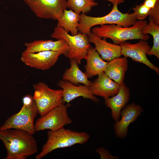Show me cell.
<instances>
[{
	"label": "cell",
	"mask_w": 159,
	"mask_h": 159,
	"mask_svg": "<svg viewBox=\"0 0 159 159\" xmlns=\"http://www.w3.org/2000/svg\"><path fill=\"white\" fill-rule=\"evenodd\" d=\"M0 130V140L7 150L5 159H26L38 151L37 142L32 135L24 130Z\"/></svg>",
	"instance_id": "obj_1"
},
{
	"label": "cell",
	"mask_w": 159,
	"mask_h": 159,
	"mask_svg": "<svg viewBox=\"0 0 159 159\" xmlns=\"http://www.w3.org/2000/svg\"><path fill=\"white\" fill-rule=\"evenodd\" d=\"M146 20H138L133 25L125 27L118 25L106 24L94 27L92 32L101 38L111 39L115 44H120L127 40L135 39L148 40L150 38L148 34H144L142 31L147 24Z\"/></svg>",
	"instance_id": "obj_2"
},
{
	"label": "cell",
	"mask_w": 159,
	"mask_h": 159,
	"mask_svg": "<svg viewBox=\"0 0 159 159\" xmlns=\"http://www.w3.org/2000/svg\"><path fill=\"white\" fill-rule=\"evenodd\" d=\"M90 138L89 134L86 132L74 131L64 127L54 131L49 130L47 141L35 158L41 159L57 149L84 144Z\"/></svg>",
	"instance_id": "obj_3"
},
{
	"label": "cell",
	"mask_w": 159,
	"mask_h": 159,
	"mask_svg": "<svg viewBox=\"0 0 159 159\" xmlns=\"http://www.w3.org/2000/svg\"><path fill=\"white\" fill-rule=\"evenodd\" d=\"M113 5L111 11L102 17H92L81 14L77 28L78 32L87 35L91 32L92 27L99 25L114 24L127 27L132 26L138 21L134 12L122 13L119 10L117 5Z\"/></svg>",
	"instance_id": "obj_4"
},
{
	"label": "cell",
	"mask_w": 159,
	"mask_h": 159,
	"mask_svg": "<svg viewBox=\"0 0 159 159\" xmlns=\"http://www.w3.org/2000/svg\"><path fill=\"white\" fill-rule=\"evenodd\" d=\"M22 101L23 106L20 111L8 118L0 127V130L18 129L32 135L34 134V121L38 114L37 105L31 95L24 96Z\"/></svg>",
	"instance_id": "obj_5"
},
{
	"label": "cell",
	"mask_w": 159,
	"mask_h": 159,
	"mask_svg": "<svg viewBox=\"0 0 159 159\" xmlns=\"http://www.w3.org/2000/svg\"><path fill=\"white\" fill-rule=\"evenodd\" d=\"M51 36L57 40L63 39L67 42L70 49L66 57L70 59H74L79 65L85 59L91 46L87 35L79 32L76 35H70L63 28L56 26Z\"/></svg>",
	"instance_id": "obj_6"
},
{
	"label": "cell",
	"mask_w": 159,
	"mask_h": 159,
	"mask_svg": "<svg viewBox=\"0 0 159 159\" xmlns=\"http://www.w3.org/2000/svg\"><path fill=\"white\" fill-rule=\"evenodd\" d=\"M33 87L34 91L33 98L41 116L63 103L62 89H52L42 82L34 85Z\"/></svg>",
	"instance_id": "obj_7"
},
{
	"label": "cell",
	"mask_w": 159,
	"mask_h": 159,
	"mask_svg": "<svg viewBox=\"0 0 159 159\" xmlns=\"http://www.w3.org/2000/svg\"><path fill=\"white\" fill-rule=\"evenodd\" d=\"M70 104L62 103L44 115L41 116L34 124L35 132L45 130L54 131L71 124L72 120L68 114L67 108Z\"/></svg>",
	"instance_id": "obj_8"
},
{
	"label": "cell",
	"mask_w": 159,
	"mask_h": 159,
	"mask_svg": "<svg viewBox=\"0 0 159 159\" xmlns=\"http://www.w3.org/2000/svg\"><path fill=\"white\" fill-rule=\"evenodd\" d=\"M37 17L57 20L67 8L66 0H24Z\"/></svg>",
	"instance_id": "obj_9"
},
{
	"label": "cell",
	"mask_w": 159,
	"mask_h": 159,
	"mask_svg": "<svg viewBox=\"0 0 159 159\" xmlns=\"http://www.w3.org/2000/svg\"><path fill=\"white\" fill-rule=\"evenodd\" d=\"M120 45L122 55L127 58L130 57L135 62L145 64L159 74V68L153 64L147 57V52L151 48L147 41L140 39L138 42L134 44L126 42Z\"/></svg>",
	"instance_id": "obj_10"
},
{
	"label": "cell",
	"mask_w": 159,
	"mask_h": 159,
	"mask_svg": "<svg viewBox=\"0 0 159 159\" xmlns=\"http://www.w3.org/2000/svg\"><path fill=\"white\" fill-rule=\"evenodd\" d=\"M62 54L59 52L45 51L35 53L24 52L21 53L20 59L26 65L37 69L45 70L53 66L59 56Z\"/></svg>",
	"instance_id": "obj_11"
},
{
	"label": "cell",
	"mask_w": 159,
	"mask_h": 159,
	"mask_svg": "<svg viewBox=\"0 0 159 159\" xmlns=\"http://www.w3.org/2000/svg\"><path fill=\"white\" fill-rule=\"evenodd\" d=\"M143 111L142 106L134 102L127 105L123 108L120 112L121 118L115 122L114 125L116 137L122 139L125 138L127 135L130 125L135 121Z\"/></svg>",
	"instance_id": "obj_12"
},
{
	"label": "cell",
	"mask_w": 159,
	"mask_h": 159,
	"mask_svg": "<svg viewBox=\"0 0 159 159\" xmlns=\"http://www.w3.org/2000/svg\"><path fill=\"white\" fill-rule=\"evenodd\" d=\"M57 85L63 90L62 102L64 103L66 102L69 104L72 100L80 97L90 99L95 103L100 101L99 98L92 94L89 87L86 85H76L62 79L58 82Z\"/></svg>",
	"instance_id": "obj_13"
},
{
	"label": "cell",
	"mask_w": 159,
	"mask_h": 159,
	"mask_svg": "<svg viewBox=\"0 0 159 159\" xmlns=\"http://www.w3.org/2000/svg\"><path fill=\"white\" fill-rule=\"evenodd\" d=\"M98 75L89 87L93 95L102 97L105 99L118 93L121 85L113 81L104 72Z\"/></svg>",
	"instance_id": "obj_14"
},
{
	"label": "cell",
	"mask_w": 159,
	"mask_h": 159,
	"mask_svg": "<svg viewBox=\"0 0 159 159\" xmlns=\"http://www.w3.org/2000/svg\"><path fill=\"white\" fill-rule=\"evenodd\" d=\"M25 52L35 53L45 51H53L61 53L65 57L69 50L67 42L61 39L56 41L52 40H35L24 43Z\"/></svg>",
	"instance_id": "obj_15"
},
{
	"label": "cell",
	"mask_w": 159,
	"mask_h": 159,
	"mask_svg": "<svg viewBox=\"0 0 159 159\" xmlns=\"http://www.w3.org/2000/svg\"><path fill=\"white\" fill-rule=\"evenodd\" d=\"M90 42L94 43V48L101 58L109 62L113 59L121 57V47L120 45L107 42L91 32L87 35Z\"/></svg>",
	"instance_id": "obj_16"
},
{
	"label": "cell",
	"mask_w": 159,
	"mask_h": 159,
	"mask_svg": "<svg viewBox=\"0 0 159 159\" xmlns=\"http://www.w3.org/2000/svg\"><path fill=\"white\" fill-rule=\"evenodd\" d=\"M130 97V89L124 82L116 95L105 99V105L111 109L112 117L115 122L120 119V111L127 105Z\"/></svg>",
	"instance_id": "obj_17"
},
{
	"label": "cell",
	"mask_w": 159,
	"mask_h": 159,
	"mask_svg": "<svg viewBox=\"0 0 159 159\" xmlns=\"http://www.w3.org/2000/svg\"><path fill=\"white\" fill-rule=\"evenodd\" d=\"M127 57H118L108 62L104 72L111 79L121 85L124 83L125 73L128 69Z\"/></svg>",
	"instance_id": "obj_18"
},
{
	"label": "cell",
	"mask_w": 159,
	"mask_h": 159,
	"mask_svg": "<svg viewBox=\"0 0 159 159\" xmlns=\"http://www.w3.org/2000/svg\"><path fill=\"white\" fill-rule=\"evenodd\" d=\"M85 59L86 64L85 72L89 78L98 75L104 72L108 62L104 61L93 47L89 49Z\"/></svg>",
	"instance_id": "obj_19"
},
{
	"label": "cell",
	"mask_w": 159,
	"mask_h": 159,
	"mask_svg": "<svg viewBox=\"0 0 159 159\" xmlns=\"http://www.w3.org/2000/svg\"><path fill=\"white\" fill-rule=\"evenodd\" d=\"M70 67L65 70L62 80L76 85L81 84L90 87L92 82L88 80L85 73L80 69L76 61L74 59H70Z\"/></svg>",
	"instance_id": "obj_20"
},
{
	"label": "cell",
	"mask_w": 159,
	"mask_h": 159,
	"mask_svg": "<svg viewBox=\"0 0 159 159\" xmlns=\"http://www.w3.org/2000/svg\"><path fill=\"white\" fill-rule=\"evenodd\" d=\"M80 20V14L72 10L65 9L62 17L57 19V27H61L67 33L70 32L71 35H77L78 31L77 28Z\"/></svg>",
	"instance_id": "obj_21"
},
{
	"label": "cell",
	"mask_w": 159,
	"mask_h": 159,
	"mask_svg": "<svg viewBox=\"0 0 159 159\" xmlns=\"http://www.w3.org/2000/svg\"><path fill=\"white\" fill-rule=\"evenodd\" d=\"M148 23L143 28L144 34H150L153 38V45L150 50L146 53L149 55H153L159 59V26L155 24L153 19L149 17Z\"/></svg>",
	"instance_id": "obj_22"
},
{
	"label": "cell",
	"mask_w": 159,
	"mask_h": 159,
	"mask_svg": "<svg viewBox=\"0 0 159 159\" xmlns=\"http://www.w3.org/2000/svg\"><path fill=\"white\" fill-rule=\"evenodd\" d=\"M67 7L74 12L80 14H86L90 12L93 7L98 4L91 0H67Z\"/></svg>",
	"instance_id": "obj_23"
},
{
	"label": "cell",
	"mask_w": 159,
	"mask_h": 159,
	"mask_svg": "<svg viewBox=\"0 0 159 159\" xmlns=\"http://www.w3.org/2000/svg\"><path fill=\"white\" fill-rule=\"evenodd\" d=\"M133 10L138 20H143L149 16L151 9L143 3L136 5L133 8Z\"/></svg>",
	"instance_id": "obj_24"
},
{
	"label": "cell",
	"mask_w": 159,
	"mask_h": 159,
	"mask_svg": "<svg viewBox=\"0 0 159 159\" xmlns=\"http://www.w3.org/2000/svg\"><path fill=\"white\" fill-rule=\"evenodd\" d=\"M96 152L99 155L101 159H119L116 156H112L109 150L103 147L97 148Z\"/></svg>",
	"instance_id": "obj_25"
},
{
	"label": "cell",
	"mask_w": 159,
	"mask_h": 159,
	"mask_svg": "<svg viewBox=\"0 0 159 159\" xmlns=\"http://www.w3.org/2000/svg\"><path fill=\"white\" fill-rule=\"evenodd\" d=\"M149 17L152 18L155 24L159 26V2L154 7L151 9Z\"/></svg>",
	"instance_id": "obj_26"
},
{
	"label": "cell",
	"mask_w": 159,
	"mask_h": 159,
	"mask_svg": "<svg viewBox=\"0 0 159 159\" xmlns=\"http://www.w3.org/2000/svg\"><path fill=\"white\" fill-rule=\"evenodd\" d=\"M159 0H144L143 3L147 7L151 9L154 7Z\"/></svg>",
	"instance_id": "obj_27"
},
{
	"label": "cell",
	"mask_w": 159,
	"mask_h": 159,
	"mask_svg": "<svg viewBox=\"0 0 159 159\" xmlns=\"http://www.w3.org/2000/svg\"><path fill=\"white\" fill-rule=\"evenodd\" d=\"M92 1H95V0H91ZM110 1L111 3L113 5L117 4L118 5L124 3L125 0H105Z\"/></svg>",
	"instance_id": "obj_28"
}]
</instances>
